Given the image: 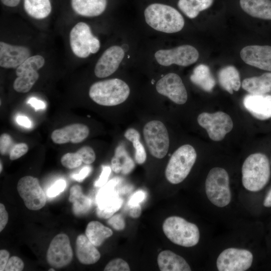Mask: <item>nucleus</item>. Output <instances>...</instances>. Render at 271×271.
Segmentation results:
<instances>
[{"label": "nucleus", "mask_w": 271, "mask_h": 271, "mask_svg": "<svg viewBox=\"0 0 271 271\" xmlns=\"http://www.w3.org/2000/svg\"><path fill=\"white\" fill-rule=\"evenodd\" d=\"M243 105L253 117L259 120L271 118V95L248 94L243 99Z\"/></svg>", "instance_id": "nucleus-20"}, {"label": "nucleus", "mask_w": 271, "mask_h": 271, "mask_svg": "<svg viewBox=\"0 0 271 271\" xmlns=\"http://www.w3.org/2000/svg\"><path fill=\"white\" fill-rule=\"evenodd\" d=\"M242 87L250 94L264 95L271 91V73H265L259 76L244 79Z\"/></svg>", "instance_id": "nucleus-25"}, {"label": "nucleus", "mask_w": 271, "mask_h": 271, "mask_svg": "<svg viewBox=\"0 0 271 271\" xmlns=\"http://www.w3.org/2000/svg\"><path fill=\"white\" fill-rule=\"evenodd\" d=\"M122 164L121 159L114 155L111 161V170L116 173H118L122 171Z\"/></svg>", "instance_id": "nucleus-48"}, {"label": "nucleus", "mask_w": 271, "mask_h": 271, "mask_svg": "<svg viewBox=\"0 0 271 271\" xmlns=\"http://www.w3.org/2000/svg\"><path fill=\"white\" fill-rule=\"evenodd\" d=\"M2 4L8 7H15L20 3L21 0H1Z\"/></svg>", "instance_id": "nucleus-54"}, {"label": "nucleus", "mask_w": 271, "mask_h": 271, "mask_svg": "<svg viewBox=\"0 0 271 271\" xmlns=\"http://www.w3.org/2000/svg\"><path fill=\"white\" fill-rule=\"evenodd\" d=\"M66 187V182L63 179L56 181L47 190V195L49 197H54L62 192Z\"/></svg>", "instance_id": "nucleus-39"}, {"label": "nucleus", "mask_w": 271, "mask_h": 271, "mask_svg": "<svg viewBox=\"0 0 271 271\" xmlns=\"http://www.w3.org/2000/svg\"><path fill=\"white\" fill-rule=\"evenodd\" d=\"M205 193L209 202L215 207L224 208L230 204L232 193L225 169L216 167L209 171L205 182Z\"/></svg>", "instance_id": "nucleus-3"}, {"label": "nucleus", "mask_w": 271, "mask_h": 271, "mask_svg": "<svg viewBox=\"0 0 271 271\" xmlns=\"http://www.w3.org/2000/svg\"><path fill=\"white\" fill-rule=\"evenodd\" d=\"M253 261L254 255L249 249L231 246L218 255L216 267L219 271H245L251 267Z\"/></svg>", "instance_id": "nucleus-7"}, {"label": "nucleus", "mask_w": 271, "mask_h": 271, "mask_svg": "<svg viewBox=\"0 0 271 271\" xmlns=\"http://www.w3.org/2000/svg\"><path fill=\"white\" fill-rule=\"evenodd\" d=\"M9 219V215L5 206L2 203L0 204V231L6 227Z\"/></svg>", "instance_id": "nucleus-46"}, {"label": "nucleus", "mask_w": 271, "mask_h": 271, "mask_svg": "<svg viewBox=\"0 0 271 271\" xmlns=\"http://www.w3.org/2000/svg\"><path fill=\"white\" fill-rule=\"evenodd\" d=\"M0 172L1 173L2 172V171L3 170V166H2V162L1 161V164H0Z\"/></svg>", "instance_id": "nucleus-55"}, {"label": "nucleus", "mask_w": 271, "mask_h": 271, "mask_svg": "<svg viewBox=\"0 0 271 271\" xmlns=\"http://www.w3.org/2000/svg\"><path fill=\"white\" fill-rule=\"evenodd\" d=\"M28 103L34 107L36 110L43 109L45 107V104L42 101L38 100L35 98H31Z\"/></svg>", "instance_id": "nucleus-51"}, {"label": "nucleus", "mask_w": 271, "mask_h": 271, "mask_svg": "<svg viewBox=\"0 0 271 271\" xmlns=\"http://www.w3.org/2000/svg\"><path fill=\"white\" fill-rule=\"evenodd\" d=\"M107 0H71V7L77 14L87 17H96L105 11Z\"/></svg>", "instance_id": "nucleus-23"}, {"label": "nucleus", "mask_w": 271, "mask_h": 271, "mask_svg": "<svg viewBox=\"0 0 271 271\" xmlns=\"http://www.w3.org/2000/svg\"><path fill=\"white\" fill-rule=\"evenodd\" d=\"M162 227L166 236L179 246L191 247L200 241V232L198 226L182 217L172 216L167 218Z\"/></svg>", "instance_id": "nucleus-5"}, {"label": "nucleus", "mask_w": 271, "mask_h": 271, "mask_svg": "<svg viewBox=\"0 0 271 271\" xmlns=\"http://www.w3.org/2000/svg\"><path fill=\"white\" fill-rule=\"evenodd\" d=\"M28 150L29 147L26 143L16 144L9 153L10 159L13 161L21 158L28 152Z\"/></svg>", "instance_id": "nucleus-38"}, {"label": "nucleus", "mask_w": 271, "mask_h": 271, "mask_svg": "<svg viewBox=\"0 0 271 271\" xmlns=\"http://www.w3.org/2000/svg\"><path fill=\"white\" fill-rule=\"evenodd\" d=\"M155 57L157 62L164 66L172 64L187 66L197 61L199 52L193 46L184 45L173 49L159 50L155 53Z\"/></svg>", "instance_id": "nucleus-12"}, {"label": "nucleus", "mask_w": 271, "mask_h": 271, "mask_svg": "<svg viewBox=\"0 0 271 271\" xmlns=\"http://www.w3.org/2000/svg\"><path fill=\"white\" fill-rule=\"evenodd\" d=\"M197 159L195 149L190 145H184L171 156L165 170V177L172 184L183 182L189 174Z\"/></svg>", "instance_id": "nucleus-6"}, {"label": "nucleus", "mask_w": 271, "mask_h": 271, "mask_svg": "<svg viewBox=\"0 0 271 271\" xmlns=\"http://www.w3.org/2000/svg\"><path fill=\"white\" fill-rule=\"evenodd\" d=\"M61 163L64 167L72 169L79 167L82 163V160L77 152L67 153L61 157Z\"/></svg>", "instance_id": "nucleus-35"}, {"label": "nucleus", "mask_w": 271, "mask_h": 271, "mask_svg": "<svg viewBox=\"0 0 271 271\" xmlns=\"http://www.w3.org/2000/svg\"><path fill=\"white\" fill-rule=\"evenodd\" d=\"M89 129L87 126L81 123H73L61 128L54 130L51 138L57 144H64L71 142L77 144L87 138Z\"/></svg>", "instance_id": "nucleus-19"}, {"label": "nucleus", "mask_w": 271, "mask_h": 271, "mask_svg": "<svg viewBox=\"0 0 271 271\" xmlns=\"http://www.w3.org/2000/svg\"><path fill=\"white\" fill-rule=\"evenodd\" d=\"M130 94V88L124 81L109 79L94 83L90 87L89 95L97 104L112 106L124 102Z\"/></svg>", "instance_id": "nucleus-4"}, {"label": "nucleus", "mask_w": 271, "mask_h": 271, "mask_svg": "<svg viewBox=\"0 0 271 271\" xmlns=\"http://www.w3.org/2000/svg\"><path fill=\"white\" fill-rule=\"evenodd\" d=\"M157 262L161 271H190L191 268L182 256L170 250L160 252Z\"/></svg>", "instance_id": "nucleus-22"}, {"label": "nucleus", "mask_w": 271, "mask_h": 271, "mask_svg": "<svg viewBox=\"0 0 271 271\" xmlns=\"http://www.w3.org/2000/svg\"><path fill=\"white\" fill-rule=\"evenodd\" d=\"M13 144V140L11 136L8 133H4L0 137V153L2 155H5L10 153V149Z\"/></svg>", "instance_id": "nucleus-41"}, {"label": "nucleus", "mask_w": 271, "mask_h": 271, "mask_svg": "<svg viewBox=\"0 0 271 271\" xmlns=\"http://www.w3.org/2000/svg\"><path fill=\"white\" fill-rule=\"evenodd\" d=\"M10 258V253L6 249L0 250V270H5L7 263Z\"/></svg>", "instance_id": "nucleus-49"}, {"label": "nucleus", "mask_w": 271, "mask_h": 271, "mask_svg": "<svg viewBox=\"0 0 271 271\" xmlns=\"http://www.w3.org/2000/svg\"><path fill=\"white\" fill-rule=\"evenodd\" d=\"M107 223L113 229L117 231L124 229L125 226V223L123 218L119 214L113 215L109 218Z\"/></svg>", "instance_id": "nucleus-42"}, {"label": "nucleus", "mask_w": 271, "mask_h": 271, "mask_svg": "<svg viewBox=\"0 0 271 271\" xmlns=\"http://www.w3.org/2000/svg\"><path fill=\"white\" fill-rule=\"evenodd\" d=\"M218 81L221 86L228 92L233 94L240 88L241 83L239 72L233 66H227L219 72Z\"/></svg>", "instance_id": "nucleus-26"}, {"label": "nucleus", "mask_w": 271, "mask_h": 271, "mask_svg": "<svg viewBox=\"0 0 271 271\" xmlns=\"http://www.w3.org/2000/svg\"><path fill=\"white\" fill-rule=\"evenodd\" d=\"M124 57L123 49L119 46L107 48L98 60L94 74L99 78L107 77L114 73Z\"/></svg>", "instance_id": "nucleus-16"}, {"label": "nucleus", "mask_w": 271, "mask_h": 271, "mask_svg": "<svg viewBox=\"0 0 271 271\" xmlns=\"http://www.w3.org/2000/svg\"><path fill=\"white\" fill-rule=\"evenodd\" d=\"M156 89L161 95L178 104H183L188 99L186 89L181 77L174 73H168L159 79Z\"/></svg>", "instance_id": "nucleus-15"}, {"label": "nucleus", "mask_w": 271, "mask_h": 271, "mask_svg": "<svg viewBox=\"0 0 271 271\" xmlns=\"http://www.w3.org/2000/svg\"><path fill=\"white\" fill-rule=\"evenodd\" d=\"M24 8L29 16L38 20L47 18L52 11L50 0H24Z\"/></svg>", "instance_id": "nucleus-30"}, {"label": "nucleus", "mask_w": 271, "mask_h": 271, "mask_svg": "<svg viewBox=\"0 0 271 271\" xmlns=\"http://www.w3.org/2000/svg\"><path fill=\"white\" fill-rule=\"evenodd\" d=\"M117 181L112 179L103 186L97 195L96 212L99 218H110L121 206L123 201L114 190Z\"/></svg>", "instance_id": "nucleus-14"}, {"label": "nucleus", "mask_w": 271, "mask_h": 271, "mask_svg": "<svg viewBox=\"0 0 271 271\" xmlns=\"http://www.w3.org/2000/svg\"><path fill=\"white\" fill-rule=\"evenodd\" d=\"M213 0H179L178 6L188 18L194 19L199 13L209 8Z\"/></svg>", "instance_id": "nucleus-31"}, {"label": "nucleus", "mask_w": 271, "mask_h": 271, "mask_svg": "<svg viewBox=\"0 0 271 271\" xmlns=\"http://www.w3.org/2000/svg\"><path fill=\"white\" fill-rule=\"evenodd\" d=\"M111 168L108 166H103L99 178L94 183V186L97 187H102L107 183L111 173Z\"/></svg>", "instance_id": "nucleus-43"}, {"label": "nucleus", "mask_w": 271, "mask_h": 271, "mask_svg": "<svg viewBox=\"0 0 271 271\" xmlns=\"http://www.w3.org/2000/svg\"><path fill=\"white\" fill-rule=\"evenodd\" d=\"M240 5L253 17L271 20V0H240Z\"/></svg>", "instance_id": "nucleus-24"}, {"label": "nucleus", "mask_w": 271, "mask_h": 271, "mask_svg": "<svg viewBox=\"0 0 271 271\" xmlns=\"http://www.w3.org/2000/svg\"><path fill=\"white\" fill-rule=\"evenodd\" d=\"M39 77L38 71L26 72L17 77L13 83L14 90L20 93L29 91Z\"/></svg>", "instance_id": "nucleus-33"}, {"label": "nucleus", "mask_w": 271, "mask_h": 271, "mask_svg": "<svg viewBox=\"0 0 271 271\" xmlns=\"http://www.w3.org/2000/svg\"><path fill=\"white\" fill-rule=\"evenodd\" d=\"M240 55L245 63L262 70L271 71V46H247L241 49Z\"/></svg>", "instance_id": "nucleus-17"}, {"label": "nucleus", "mask_w": 271, "mask_h": 271, "mask_svg": "<svg viewBox=\"0 0 271 271\" xmlns=\"http://www.w3.org/2000/svg\"><path fill=\"white\" fill-rule=\"evenodd\" d=\"M241 182L245 190L250 193H258L268 183L271 177L269 161L264 154L250 155L241 167Z\"/></svg>", "instance_id": "nucleus-1"}, {"label": "nucleus", "mask_w": 271, "mask_h": 271, "mask_svg": "<svg viewBox=\"0 0 271 271\" xmlns=\"http://www.w3.org/2000/svg\"><path fill=\"white\" fill-rule=\"evenodd\" d=\"M24 267L23 261L19 257L13 256L11 257L6 265L5 271H21Z\"/></svg>", "instance_id": "nucleus-40"}, {"label": "nucleus", "mask_w": 271, "mask_h": 271, "mask_svg": "<svg viewBox=\"0 0 271 271\" xmlns=\"http://www.w3.org/2000/svg\"><path fill=\"white\" fill-rule=\"evenodd\" d=\"M17 190L28 209L38 210L45 205L46 196L37 178L31 176L21 178L18 182Z\"/></svg>", "instance_id": "nucleus-11"}, {"label": "nucleus", "mask_w": 271, "mask_h": 271, "mask_svg": "<svg viewBox=\"0 0 271 271\" xmlns=\"http://www.w3.org/2000/svg\"><path fill=\"white\" fill-rule=\"evenodd\" d=\"M91 171V167L87 166L84 167L78 174H74L72 176V178L78 181H82L86 177L88 176Z\"/></svg>", "instance_id": "nucleus-47"}, {"label": "nucleus", "mask_w": 271, "mask_h": 271, "mask_svg": "<svg viewBox=\"0 0 271 271\" xmlns=\"http://www.w3.org/2000/svg\"><path fill=\"white\" fill-rule=\"evenodd\" d=\"M145 198V193L143 191H138L134 193L129 198L127 205L131 206L139 204Z\"/></svg>", "instance_id": "nucleus-45"}, {"label": "nucleus", "mask_w": 271, "mask_h": 271, "mask_svg": "<svg viewBox=\"0 0 271 271\" xmlns=\"http://www.w3.org/2000/svg\"><path fill=\"white\" fill-rule=\"evenodd\" d=\"M75 252L78 261L84 264H92L97 262L100 253L86 235L80 234L76 240Z\"/></svg>", "instance_id": "nucleus-21"}, {"label": "nucleus", "mask_w": 271, "mask_h": 271, "mask_svg": "<svg viewBox=\"0 0 271 271\" xmlns=\"http://www.w3.org/2000/svg\"><path fill=\"white\" fill-rule=\"evenodd\" d=\"M112 234L113 231L110 228L97 221L89 222L85 229V235L95 246H100Z\"/></svg>", "instance_id": "nucleus-29"}, {"label": "nucleus", "mask_w": 271, "mask_h": 271, "mask_svg": "<svg viewBox=\"0 0 271 271\" xmlns=\"http://www.w3.org/2000/svg\"><path fill=\"white\" fill-rule=\"evenodd\" d=\"M30 55L31 51L26 46L0 42V66L2 68L16 69Z\"/></svg>", "instance_id": "nucleus-18"}, {"label": "nucleus", "mask_w": 271, "mask_h": 271, "mask_svg": "<svg viewBox=\"0 0 271 271\" xmlns=\"http://www.w3.org/2000/svg\"><path fill=\"white\" fill-rule=\"evenodd\" d=\"M145 141L150 154L157 159H162L168 153L170 140L165 124L158 120L147 122L143 128Z\"/></svg>", "instance_id": "nucleus-9"}, {"label": "nucleus", "mask_w": 271, "mask_h": 271, "mask_svg": "<svg viewBox=\"0 0 271 271\" xmlns=\"http://www.w3.org/2000/svg\"><path fill=\"white\" fill-rule=\"evenodd\" d=\"M128 214L132 218H138L141 214L142 209L140 204L129 206Z\"/></svg>", "instance_id": "nucleus-50"}, {"label": "nucleus", "mask_w": 271, "mask_h": 271, "mask_svg": "<svg viewBox=\"0 0 271 271\" xmlns=\"http://www.w3.org/2000/svg\"><path fill=\"white\" fill-rule=\"evenodd\" d=\"M146 23L154 30L174 33L180 31L184 26L182 15L175 8L168 5L155 3L145 9Z\"/></svg>", "instance_id": "nucleus-2"}, {"label": "nucleus", "mask_w": 271, "mask_h": 271, "mask_svg": "<svg viewBox=\"0 0 271 271\" xmlns=\"http://www.w3.org/2000/svg\"><path fill=\"white\" fill-rule=\"evenodd\" d=\"M45 63L44 58L39 55L30 56L16 68L17 76L31 71H38L43 67Z\"/></svg>", "instance_id": "nucleus-34"}, {"label": "nucleus", "mask_w": 271, "mask_h": 271, "mask_svg": "<svg viewBox=\"0 0 271 271\" xmlns=\"http://www.w3.org/2000/svg\"><path fill=\"white\" fill-rule=\"evenodd\" d=\"M70 45L75 55L81 58L95 54L100 48V42L94 36L88 25L84 22L76 24L69 35Z\"/></svg>", "instance_id": "nucleus-8"}, {"label": "nucleus", "mask_w": 271, "mask_h": 271, "mask_svg": "<svg viewBox=\"0 0 271 271\" xmlns=\"http://www.w3.org/2000/svg\"><path fill=\"white\" fill-rule=\"evenodd\" d=\"M197 121L206 130L209 138L215 142L222 140L233 128L231 118L222 111L213 113L202 112L198 115Z\"/></svg>", "instance_id": "nucleus-10"}, {"label": "nucleus", "mask_w": 271, "mask_h": 271, "mask_svg": "<svg viewBox=\"0 0 271 271\" xmlns=\"http://www.w3.org/2000/svg\"><path fill=\"white\" fill-rule=\"evenodd\" d=\"M190 80L193 83L207 92H211L215 85V80L209 67L204 64H200L194 69Z\"/></svg>", "instance_id": "nucleus-27"}, {"label": "nucleus", "mask_w": 271, "mask_h": 271, "mask_svg": "<svg viewBox=\"0 0 271 271\" xmlns=\"http://www.w3.org/2000/svg\"><path fill=\"white\" fill-rule=\"evenodd\" d=\"M49 271H51V270H53V271H55V269L54 268H50L48 270Z\"/></svg>", "instance_id": "nucleus-56"}, {"label": "nucleus", "mask_w": 271, "mask_h": 271, "mask_svg": "<svg viewBox=\"0 0 271 271\" xmlns=\"http://www.w3.org/2000/svg\"><path fill=\"white\" fill-rule=\"evenodd\" d=\"M69 201L73 203V211L77 216L86 213L91 206L90 199L83 194L82 187L79 185L70 188Z\"/></svg>", "instance_id": "nucleus-28"}, {"label": "nucleus", "mask_w": 271, "mask_h": 271, "mask_svg": "<svg viewBox=\"0 0 271 271\" xmlns=\"http://www.w3.org/2000/svg\"><path fill=\"white\" fill-rule=\"evenodd\" d=\"M122 159L121 172L122 174L126 175L129 173L133 170L134 167V163L125 151L123 154Z\"/></svg>", "instance_id": "nucleus-44"}, {"label": "nucleus", "mask_w": 271, "mask_h": 271, "mask_svg": "<svg viewBox=\"0 0 271 271\" xmlns=\"http://www.w3.org/2000/svg\"><path fill=\"white\" fill-rule=\"evenodd\" d=\"M262 205L265 208H271V187L264 195L262 201Z\"/></svg>", "instance_id": "nucleus-53"}, {"label": "nucleus", "mask_w": 271, "mask_h": 271, "mask_svg": "<svg viewBox=\"0 0 271 271\" xmlns=\"http://www.w3.org/2000/svg\"><path fill=\"white\" fill-rule=\"evenodd\" d=\"M126 140L132 143L135 150L134 158L138 164H143L147 159L145 149L140 142V134L139 131L133 128L127 129L124 133Z\"/></svg>", "instance_id": "nucleus-32"}, {"label": "nucleus", "mask_w": 271, "mask_h": 271, "mask_svg": "<svg viewBox=\"0 0 271 271\" xmlns=\"http://www.w3.org/2000/svg\"><path fill=\"white\" fill-rule=\"evenodd\" d=\"M81 157L82 162L89 165L94 162L96 158L95 152L93 149L89 146L81 147L76 152Z\"/></svg>", "instance_id": "nucleus-37"}, {"label": "nucleus", "mask_w": 271, "mask_h": 271, "mask_svg": "<svg viewBox=\"0 0 271 271\" xmlns=\"http://www.w3.org/2000/svg\"><path fill=\"white\" fill-rule=\"evenodd\" d=\"M104 271H129L128 264L124 260L117 258L110 260L105 266Z\"/></svg>", "instance_id": "nucleus-36"}, {"label": "nucleus", "mask_w": 271, "mask_h": 271, "mask_svg": "<svg viewBox=\"0 0 271 271\" xmlns=\"http://www.w3.org/2000/svg\"><path fill=\"white\" fill-rule=\"evenodd\" d=\"M73 252L67 235L59 233L51 240L46 254L48 264L55 268L69 265L73 259Z\"/></svg>", "instance_id": "nucleus-13"}, {"label": "nucleus", "mask_w": 271, "mask_h": 271, "mask_svg": "<svg viewBox=\"0 0 271 271\" xmlns=\"http://www.w3.org/2000/svg\"><path fill=\"white\" fill-rule=\"evenodd\" d=\"M17 121L19 124L24 127H30L31 126V120L25 116H18L17 118Z\"/></svg>", "instance_id": "nucleus-52"}]
</instances>
